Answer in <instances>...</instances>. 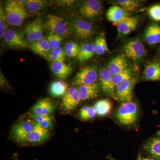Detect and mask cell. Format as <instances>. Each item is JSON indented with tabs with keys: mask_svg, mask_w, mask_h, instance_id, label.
<instances>
[{
	"mask_svg": "<svg viewBox=\"0 0 160 160\" xmlns=\"http://www.w3.org/2000/svg\"><path fill=\"white\" fill-rule=\"evenodd\" d=\"M4 10L7 22L11 26H21L27 16L24 5L20 3L19 1L6 2Z\"/></svg>",
	"mask_w": 160,
	"mask_h": 160,
	"instance_id": "1",
	"label": "cell"
},
{
	"mask_svg": "<svg viewBox=\"0 0 160 160\" xmlns=\"http://www.w3.org/2000/svg\"><path fill=\"white\" fill-rule=\"evenodd\" d=\"M138 116L137 105L132 102L122 103L116 114V117L119 122L124 125L134 124L137 121Z\"/></svg>",
	"mask_w": 160,
	"mask_h": 160,
	"instance_id": "2",
	"label": "cell"
},
{
	"mask_svg": "<svg viewBox=\"0 0 160 160\" xmlns=\"http://www.w3.org/2000/svg\"><path fill=\"white\" fill-rule=\"evenodd\" d=\"M123 51L125 56L136 62H138L146 56L145 46L138 38L129 41L124 45Z\"/></svg>",
	"mask_w": 160,
	"mask_h": 160,
	"instance_id": "3",
	"label": "cell"
},
{
	"mask_svg": "<svg viewBox=\"0 0 160 160\" xmlns=\"http://www.w3.org/2000/svg\"><path fill=\"white\" fill-rule=\"evenodd\" d=\"M98 77L97 68L95 66H87L81 69L72 81L74 86H85L96 83Z\"/></svg>",
	"mask_w": 160,
	"mask_h": 160,
	"instance_id": "4",
	"label": "cell"
},
{
	"mask_svg": "<svg viewBox=\"0 0 160 160\" xmlns=\"http://www.w3.org/2000/svg\"><path fill=\"white\" fill-rule=\"evenodd\" d=\"M137 78L133 77L126 80L117 86L115 98L122 103L131 102L133 97V90L137 82Z\"/></svg>",
	"mask_w": 160,
	"mask_h": 160,
	"instance_id": "5",
	"label": "cell"
},
{
	"mask_svg": "<svg viewBox=\"0 0 160 160\" xmlns=\"http://www.w3.org/2000/svg\"><path fill=\"white\" fill-rule=\"evenodd\" d=\"M36 124L32 118L28 119L18 123L12 129L13 138L20 142H24L26 138L33 131Z\"/></svg>",
	"mask_w": 160,
	"mask_h": 160,
	"instance_id": "6",
	"label": "cell"
},
{
	"mask_svg": "<svg viewBox=\"0 0 160 160\" xmlns=\"http://www.w3.org/2000/svg\"><path fill=\"white\" fill-rule=\"evenodd\" d=\"M46 27L50 33L63 37L69 36V30L67 24L62 18L57 16L48 15L46 22Z\"/></svg>",
	"mask_w": 160,
	"mask_h": 160,
	"instance_id": "7",
	"label": "cell"
},
{
	"mask_svg": "<svg viewBox=\"0 0 160 160\" xmlns=\"http://www.w3.org/2000/svg\"><path fill=\"white\" fill-rule=\"evenodd\" d=\"M102 6L101 2L97 0L85 1L80 6V13L84 17L94 19L99 16L102 12Z\"/></svg>",
	"mask_w": 160,
	"mask_h": 160,
	"instance_id": "8",
	"label": "cell"
},
{
	"mask_svg": "<svg viewBox=\"0 0 160 160\" xmlns=\"http://www.w3.org/2000/svg\"><path fill=\"white\" fill-rule=\"evenodd\" d=\"M75 34L80 38L87 39L91 38L95 33L94 27L91 23L86 20L80 19L72 25Z\"/></svg>",
	"mask_w": 160,
	"mask_h": 160,
	"instance_id": "9",
	"label": "cell"
},
{
	"mask_svg": "<svg viewBox=\"0 0 160 160\" xmlns=\"http://www.w3.org/2000/svg\"><path fill=\"white\" fill-rule=\"evenodd\" d=\"M44 26L42 20L39 18L33 20L28 24L25 29L28 41L34 42L43 38Z\"/></svg>",
	"mask_w": 160,
	"mask_h": 160,
	"instance_id": "10",
	"label": "cell"
},
{
	"mask_svg": "<svg viewBox=\"0 0 160 160\" xmlns=\"http://www.w3.org/2000/svg\"><path fill=\"white\" fill-rule=\"evenodd\" d=\"M78 90L75 87H71L67 90L62 98V106L67 111L74 110L81 102Z\"/></svg>",
	"mask_w": 160,
	"mask_h": 160,
	"instance_id": "11",
	"label": "cell"
},
{
	"mask_svg": "<svg viewBox=\"0 0 160 160\" xmlns=\"http://www.w3.org/2000/svg\"><path fill=\"white\" fill-rule=\"evenodd\" d=\"M5 42L8 46L13 48L26 49L28 47V43L20 32L9 29L7 30L4 36Z\"/></svg>",
	"mask_w": 160,
	"mask_h": 160,
	"instance_id": "12",
	"label": "cell"
},
{
	"mask_svg": "<svg viewBox=\"0 0 160 160\" xmlns=\"http://www.w3.org/2000/svg\"><path fill=\"white\" fill-rule=\"evenodd\" d=\"M99 75L103 91L109 96L115 98V87L112 83V75L109 69L103 68L100 71Z\"/></svg>",
	"mask_w": 160,
	"mask_h": 160,
	"instance_id": "13",
	"label": "cell"
},
{
	"mask_svg": "<svg viewBox=\"0 0 160 160\" xmlns=\"http://www.w3.org/2000/svg\"><path fill=\"white\" fill-rule=\"evenodd\" d=\"M54 106L51 100L45 98L38 101L31 109L32 115H50L54 110Z\"/></svg>",
	"mask_w": 160,
	"mask_h": 160,
	"instance_id": "14",
	"label": "cell"
},
{
	"mask_svg": "<svg viewBox=\"0 0 160 160\" xmlns=\"http://www.w3.org/2000/svg\"><path fill=\"white\" fill-rule=\"evenodd\" d=\"M138 22V19L137 17L129 16L121 22L118 23L117 26L119 37L126 36L135 30Z\"/></svg>",
	"mask_w": 160,
	"mask_h": 160,
	"instance_id": "15",
	"label": "cell"
},
{
	"mask_svg": "<svg viewBox=\"0 0 160 160\" xmlns=\"http://www.w3.org/2000/svg\"><path fill=\"white\" fill-rule=\"evenodd\" d=\"M49 135V130L43 129L36 124L33 131L28 136L23 143L39 144L47 140Z\"/></svg>",
	"mask_w": 160,
	"mask_h": 160,
	"instance_id": "16",
	"label": "cell"
},
{
	"mask_svg": "<svg viewBox=\"0 0 160 160\" xmlns=\"http://www.w3.org/2000/svg\"><path fill=\"white\" fill-rule=\"evenodd\" d=\"M143 77L146 81H160V61L153 60L148 63L143 71Z\"/></svg>",
	"mask_w": 160,
	"mask_h": 160,
	"instance_id": "17",
	"label": "cell"
},
{
	"mask_svg": "<svg viewBox=\"0 0 160 160\" xmlns=\"http://www.w3.org/2000/svg\"><path fill=\"white\" fill-rule=\"evenodd\" d=\"M130 15L129 12L118 6H111L108 9L106 13V18L108 21L116 25L121 22Z\"/></svg>",
	"mask_w": 160,
	"mask_h": 160,
	"instance_id": "18",
	"label": "cell"
},
{
	"mask_svg": "<svg viewBox=\"0 0 160 160\" xmlns=\"http://www.w3.org/2000/svg\"><path fill=\"white\" fill-rule=\"evenodd\" d=\"M81 100L92 99L99 96L100 88L97 83L89 85L80 86L78 89Z\"/></svg>",
	"mask_w": 160,
	"mask_h": 160,
	"instance_id": "19",
	"label": "cell"
},
{
	"mask_svg": "<svg viewBox=\"0 0 160 160\" xmlns=\"http://www.w3.org/2000/svg\"><path fill=\"white\" fill-rule=\"evenodd\" d=\"M145 41L149 45H156L160 43V26L152 24L148 26L144 34Z\"/></svg>",
	"mask_w": 160,
	"mask_h": 160,
	"instance_id": "20",
	"label": "cell"
},
{
	"mask_svg": "<svg viewBox=\"0 0 160 160\" xmlns=\"http://www.w3.org/2000/svg\"><path fill=\"white\" fill-rule=\"evenodd\" d=\"M127 68L128 67L127 60L125 56L122 55L113 58L108 66V69L112 76L118 74Z\"/></svg>",
	"mask_w": 160,
	"mask_h": 160,
	"instance_id": "21",
	"label": "cell"
},
{
	"mask_svg": "<svg viewBox=\"0 0 160 160\" xmlns=\"http://www.w3.org/2000/svg\"><path fill=\"white\" fill-rule=\"evenodd\" d=\"M29 48L33 52L43 57H49L50 48L48 40L42 38L32 43Z\"/></svg>",
	"mask_w": 160,
	"mask_h": 160,
	"instance_id": "22",
	"label": "cell"
},
{
	"mask_svg": "<svg viewBox=\"0 0 160 160\" xmlns=\"http://www.w3.org/2000/svg\"><path fill=\"white\" fill-rule=\"evenodd\" d=\"M51 68L53 74L62 79H66L71 74L72 68L70 65L64 62H52Z\"/></svg>",
	"mask_w": 160,
	"mask_h": 160,
	"instance_id": "23",
	"label": "cell"
},
{
	"mask_svg": "<svg viewBox=\"0 0 160 160\" xmlns=\"http://www.w3.org/2000/svg\"><path fill=\"white\" fill-rule=\"evenodd\" d=\"M144 148L155 159L160 160V137L149 140Z\"/></svg>",
	"mask_w": 160,
	"mask_h": 160,
	"instance_id": "24",
	"label": "cell"
},
{
	"mask_svg": "<svg viewBox=\"0 0 160 160\" xmlns=\"http://www.w3.org/2000/svg\"><path fill=\"white\" fill-rule=\"evenodd\" d=\"M68 89L67 83L62 81H57L51 83L49 92L54 97H59L64 96Z\"/></svg>",
	"mask_w": 160,
	"mask_h": 160,
	"instance_id": "25",
	"label": "cell"
},
{
	"mask_svg": "<svg viewBox=\"0 0 160 160\" xmlns=\"http://www.w3.org/2000/svg\"><path fill=\"white\" fill-rule=\"evenodd\" d=\"M97 114L100 116H105L109 113L112 109V105L109 99L99 100L94 105Z\"/></svg>",
	"mask_w": 160,
	"mask_h": 160,
	"instance_id": "26",
	"label": "cell"
},
{
	"mask_svg": "<svg viewBox=\"0 0 160 160\" xmlns=\"http://www.w3.org/2000/svg\"><path fill=\"white\" fill-rule=\"evenodd\" d=\"M95 53L94 43H86L84 44L80 49L78 60L80 62H84L91 58Z\"/></svg>",
	"mask_w": 160,
	"mask_h": 160,
	"instance_id": "27",
	"label": "cell"
},
{
	"mask_svg": "<svg viewBox=\"0 0 160 160\" xmlns=\"http://www.w3.org/2000/svg\"><path fill=\"white\" fill-rule=\"evenodd\" d=\"M133 77V72L132 69L128 67L118 74L113 76L112 79V83L115 87H116L124 81L131 79Z\"/></svg>",
	"mask_w": 160,
	"mask_h": 160,
	"instance_id": "28",
	"label": "cell"
},
{
	"mask_svg": "<svg viewBox=\"0 0 160 160\" xmlns=\"http://www.w3.org/2000/svg\"><path fill=\"white\" fill-rule=\"evenodd\" d=\"M94 44L97 54L102 55L109 50L104 34H101L97 38Z\"/></svg>",
	"mask_w": 160,
	"mask_h": 160,
	"instance_id": "29",
	"label": "cell"
},
{
	"mask_svg": "<svg viewBox=\"0 0 160 160\" xmlns=\"http://www.w3.org/2000/svg\"><path fill=\"white\" fill-rule=\"evenodd\" d=\"M117 3L128 12H134L140 6L138 1L134 0H119Z\"/></svg>",
	"mask_w": 160,
	"mask_h": 160,
	"instance_id": "30",
	"label": "cell"
},
{
	"mask_svg": "<svg viewBox=\"0 0 160 160\" xmlns=\"http://www.w3.org/2000/svg\"><path fill=\"white\" fill-rule=\"evenodd\" d=\"M46 2L41 0H29L27 1L26 6L27 10L31 13H35L44 8Z\"/></svg>",
	"mask_w": 160,
	"mask_h": 160,
	"instance_id": "31",
	"label": "cell"
},
{
	"mask_svg": "<svg viewBox=\"0 0 160 160\" xmlns=\"http://www.w3.org/2000/svg\"><path fill=\"white\" fill-rule=\"evenodd\" d=\"M96 114V112L93 106H84L81 109L79 113L80 118L84 121L93 118Z\"/></svg>",
	"mask_w": 160,
	"mask_h": 160,
	"instance_id": "32",
	"label": "cell"
},
{
	"mask_svg": "<svg viewBox=\"0 0 160 160\" xmlns=\"http://www.w3.org/2000/svg\"><path fill=\"white\" fill-rule=\"evenodd\" d=\"M80 49L81 48L76 43L69 42L65 45L64 49L67 56L74 58L78 56L79 53Z\"/></svg>",
	"mask_w": 160,
	"mask_h": 160,
	"instance_id": "33",
	"label": "cell"
},
{
	"mask_svg": "<svg viewBox=\"0 0 160 160\" xmlns=\"http://www.w3.org/2000/svg\"><path fill=\"white\" fill-rule=\"evenodd\" d=\"M63 39V37L59 35L50 33L47 38L51 49H53L60 48L61 42Z\"/></svg>",
	"mask_w": 160,
	"mask_h": 160,
	"instance_id": "34",
	"label": "cell"
},
{
	"mask_svg": "<svg viewBox=\"0 0 160 160\" xmlns=\"http://www.w3.org/2000/svg\"><path fill=\"white\" fill-rule=\"evenodd\" d=\"M5 10L1 6L0 8V37L1 38H4V35L7 31V22Z\"/></svg>",
	"mask_w": 160,
	"mask_h": 160,
	"instance_id": "35",
	"label": "cell"
},
{
	"mask_svg": "<svg viewBox=\"0 0 160 160\" xmlns=\"http://www.w3.org/2000/svg\"><path fill=\"white\" fill-rule=\"evenodd\" d=\"M148 14L152 19L157 22L160 21V5H155L148 9Z\"/></svg>",
	"mask_w": 160,
	"mask_h": 160,
	"instance_id": "36",
	"label": "cell"
},
{
	"mask_svg": "<svg viewBox=\"0 0 160 160\" xmlns=\"http://www.w3.org/2000/svg\"><path fill=\"white\" fill-rule=\"evenodd\" d=\"M50 54L53 55L55 56L62 58L65 59L66 58V52L64 49L62 48H58L57 49H52L50 51Z\"/></svg>",
	"mask_w": 160,
	"mask_h": 160,
	"instance_id": "37",
	"label": "cell"
},
{
	"mask_svg": "<svg viewBox=\"0 0 160 160\" xmlns=\"http://www.w3.org/2000/svg\"><path fill=\"white\" fill-rule=\"evenodd\" d=\"M52 125V119L51 117L49 119L46 120V121L43 122L42 123H41V124L39 125L40 127L43 128V129H48L49 130V129L51 128Z\"/></svg>",
	"mask_w": 160,
	"mask_h": 160,
	"instance_id": "38",
	"label": "cell"
},
{
	"mask_svg": "<svg viewBox=\"0 0 160 160\" xmlns=\"http://www.w3.org/2000/svg\"><path fill=\"white\" fill-rule=\"evenodd\" d=\"M137 160H154L152 159L149 158H142L141 157H139Z\"/></svg>",
	"mask_w": 160,
	"mask_h": 160,
	"instance_id": "39",
	"label": "cell"
},
{
	"mask_svg": "<svg viewBox=\"0 0 160 160\" xmlns=\"http://www.w3.org/2000/svg\"><path fill=\"white\" fill-rule=\"evenodd\" d=\"M159 54H160V52H159Z\"/></svg>",
	"mask_w": 160,
	"mask_h": 160,
	"instance_id": "40",
	"label": "cell"
},
{
	"mask_svg": "<svg viewBox=\"0 0 160 160\" xmlns=\"http://www.w3.org/2000/svg\"><path fill=\"white\" fill-rule=\"evenodd\" d=\"M159 133H160V131H159Z\"/></svg>",
	"mask_w": 160,
	"mask_h": 160,
	"instance_id": "41",
	"label": "cell"
}]
</instances>
